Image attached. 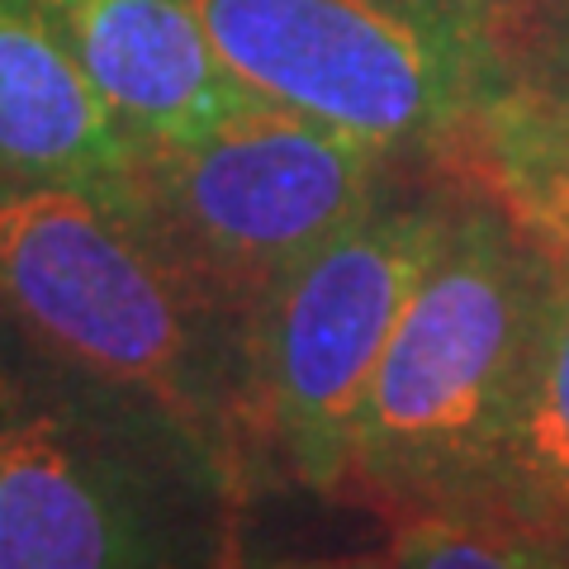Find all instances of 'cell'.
<instances>
[{"label":"cell","instance_id":"1","mask_svg":"<svg viewBox=\"0 0 569 569\" xmlns=\"http://www.w3.org/2000/svg\"><path fill=\"white\" fill-rule=\"evenodd\" d=\"M247 485L200 422L14 337L0 569H233Z\"/></svg>","mask_w":569,"mask_h":569},{"label":"cell","instance_id":"2","mask_svg":"<svg viewBox=\"0 0 569 569\" xmlns=\"http://www.w3.org/2000/svg\"><path fill=\"white\" fill-rule=\"evenodd\" d=\"M556 233L466 190L370 376L342 503L385 522L485 503L537 347Z\"/></svg>","mask_w":569,"mask_h":569},{"label":"cell","instance_id":"3","mask_svg":"<svg viewBox=\"0 0 569 569\" xmlns=\"http://www.w3.org/2000/svg\"><path fill=\"white\" fill-rule=\"evenodd\" d=\"M0 323L48 361L194 418L242 470L247 323L119 186L0 176Z\"/></svg>","mask_w":569,"mask_h":569},{"label":"cell","instance_id":"4","mask_svg":"<svg viewBox=\"0 0 569 569\" xmlns=\"http://www.w3.org/2000/svg\"><path fill=\"white\" fill-rule=\"evenodd\" d=\"M252 96L460 176L518 91L522 0H194Z\"/></svg>","mask_w":569,"mask_h":569},{"label":"cell","instance_id":"5","mask_svg":"<svg viewBox=\"0 0 569 569\" xmlns=\"http://www.w3.org/2000/svg\"><path fill=\"white\" fill-rule=\"evenodd\" d=\"M466 190L456 176L408 171L252 309L242 342L247 493L290 485L347 498L370 376L408 295L447 247Z\"/></svg>","mask_w":569,"mask_h":569},{"label":"cell","instance_id":"6","mask_svg":"<svg viewBox=\"0 0 569 569\" xmlns=\"http://www.w3.org/2000/svg\"><path fill=\"white\" fill-rule=\"evenodd\" d=\"M418 171L332 123L257 100L213 133L142 148L123 181L142 223L242 323L276 284Z\"/></svg>","mask_w":569,"mask_h":569},{"label":"cell","instance_id":"7","mask_svg":"<svg viewBox=\"0 0 569 569\" xmlns=\"http://www.w3.org/2000/svg\"><path fill=\"white\" fill-rule=\"evenodd\" d=\"M138 148H171L252 110L194 0H39Z\"/></svg>","mask_w":569,"mask_h":569},{"label":"cell","instance_id":"8","mask_svg":"<svg viewBox=\"0 0 569 569\" xmlns=\"http://www.w3.org/2000/svg\"><path fill=\"white\" fill-rule=\"evenodd\" d=\"M138 138L104 104L39 0H0V176L123 186Z\"/></svg>","mask_w":569,"mask_h":569},{"label":"cell","instance_id":"9","mask_svg":"<svg viewBox=\"0 0 569 569\" xmlns=\"http://www.w3.org/2000/svg\"><path fill=\"white\" fill-rule=\"evenodd\" d=\"M485 503L546 527H560L569 512V228L556 233L537 347Z\"/></svg>","mask_w":569,"mask_h":569},{"label":"cell","instance_id":"10","mask_svg":"<svg viewBox=\"0 0 569 569\" xmlns=\"http://www.w3.org/2000/svg\"><path fill=\"white\" fill-rule=\"evenodd\" d=\"M385 569H569L560 527L518 518L493 503L432 508L389 522Z\"/></svg>","mask_w":569,"mask_h":569},{"label":"cell","instance_id":"11","mask_svg":"<svg viewBox=\"0 0 569 569\" xmlns=\"http://www.w3.org/2000/svg\"><path fill=\"white\" fill-rule=\"evenodd\" d=\"M233 569H385V556H337V560H280V565H233Z\"/></svg>","mask_w":569,"mask_h":569},{"label":"cell","instance_id":"12","mask_svg":"<svg viewBox=\"0 0 569 569\" xmlns=\"http://www.w3.org/2000/svg\"><path fill=\"white\" fill-rule=\"evenodd\" d=\"M10 389H14V332H10L6 323H0V441H6Z\"/></svg>","mask_w":569,"mask_h":569},{"label":"cell","instance_id":"13","mask_svg":"<svg viewBox=\"0 0 569 569\" xmlns=\"http://www.w3.org/2000/svg\"><path fill=\"white\" fill-rule=\"evenodd\" d=\"M560 531H565V541H569V512H565V518H560Z\"/></svg>","mask_w":569,"mask_h":569}]
</instances>
